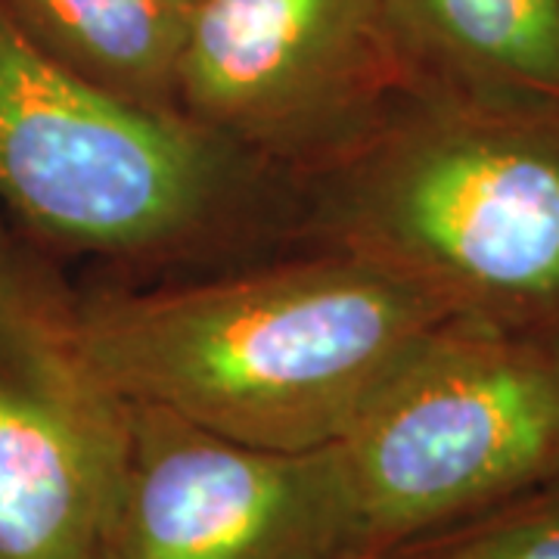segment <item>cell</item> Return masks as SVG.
<instances>
[{"mask_svg":"<svg viewBox=\"0 0 559 559\" xmlns=\"http://www.w3.org/2000/svg\"><path fill=\"white\" fill-rule=\"evenodd\" d=\"M75 311L87 358L121 399L271 451L336 444L382 382L460 320L352 249Z\"/></svg>","mask_w":559,"mask_h":559,"instance_id":"cell-1","label":"cell"},{"mask_svg":"<svg viewBox=\"0 0 559 559\" xmlns=\"http://www.w3.org/2000/svg\"><path fill=\"white\" fill-rule=\"evenodd\" d=\"M340 249L559 348V116L404 94L342 153Z\"/></svg>","mask_w":559,"mask_h":559,"instance_id":"cell-2","label":"cell"},{"mask_svg":"<svg viewBox=\"0 0 559 559\" xmlns=\"http://www.w3.org/2000/svg\"><path fill=\"white\" fill-rule=\"evenodd\" d=\"M336 448L358 554L407 550L476 520L559 476V348L451 320Z\"/></svg>","mask_w":559,"mask_h":559,"instance_id":"cell-3","label":"cell"},{"mask_svg":"<svg viewBox=\"0 0 559 559\" xmlns=\"http://www.w3.org/2000/svg\"><path fill=\"white\" fill-rule=\"evenodd\" d=\"M237 153L180 112L81 79L0 7V218L60 249H162L227 205Z\"/></svg>","mask_w":559,"mask_h":559,"instance_id":"cell-4","label":"cell"},{"mask_svg":"<svg viewBox=\"0 0 559 559\" xmlns=\"http://www.w3.org/2000/svg\"><path fill=\"white\" fill-rule=\"evenodd\" d=\"M124 441L75 305L0 218V559H100Z\"/></svg>","mask_w":559,"mask_h":559,"instance_id":"cell-5","label":"cell"},{"mask_svg":"<svg viewBox=\"0 0 559 559\" xmlns=\"http://www.w3.org/2000/svg\"><path fill=\"white\" fill-rule=\"evenodd\" d=\"M404 94L380 0H200L175 103L237 150L342 156Z\"/></svg>","mask_w":559,"mask_h":559,"instance_id":"cell-6","label":"cell"},{"mask_svg":"<svg viewBox=\"0 0 559 559\" xmlns=\"http://www.w3.org/2000/svg\"><path fill=\"white\" fill-rule=\"evenodd\" d=\"M358 554L336 444L271 451L128 401L100 559H336Z\"/></svg>","mask_w":559,"mask_h":559,"instance_id":"cell-7","label":"cell"},{"mask_svg":"<svg viewBox=\"0 0 559 559\" xmlns=\"http://www.w3.org/2000/svg\"><path fill=\"white\" fill-rule=\"evenodd\" d=\"M407 94L559 116V0H380Z\"/></svg>","mask_w":559,"mask_h":559,"instance_id":"cell-8","label":"cell"},{"mask_svg":"<svg viewBox=\"0 0 559 559\" xmlns=\"http://www.w3.org/2000/svg\"><path fill=\"white\" fill-rule=\"evenodd\" d=\"M28 38L81 79L178 112V66L200 0H0Z\"/></svg>","mask_w":559,"mask_h":559,"instance_id":"cell-9","label":"cell"},{"mask_svg":"<svg viewBox=\"0 0 559 559\" xmlns=\"http://www.w3.org/2000/svg\"><path fill=\"white\" fill-rule=\"evenodd\" d=\"M407 550L426 559H559V476Z\"/></svg>","mask_w":559,"mask_h":559,"instance_id":"cell-10","label":"cell"},{"mask_svg":"<svg viewBox=\"0 0 559 559\" xmlns=\"http://www.w3.org/2000/svg\"><path fill=\"white\" fill-rule=\"evenodd\" d=\"M336 559H426L417 550H395V554H348V557Z\"/></svg>","mask_w":559,"mask_h":559,"instance_id":"cell-11","label":"cell"}]
</instances>
